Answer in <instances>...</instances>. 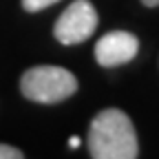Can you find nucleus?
<instances>
[{
  "instance_id": "obj_5",
  "label": "nucleus",
  "mask_w": 159,
  "mask_h": 159,
  "mask_svg": "<svg viewBox=\"0 0 159 159\" xmlns=\"http://www.w3.org/2000/svg\"><path fill=\"white\" fill-rule=\"evenodd\" d=\"M55 2L57 0H22V7L27 11H42V9H47V7H51Z\"/></svg>"
},
{
  "instance_id": "obj_3",
  "label": "nucleus",
  "mask_w": 159,
  "mask_h": 159,
  "mask_svg": "<svg viewBox=\"0 0 159 159\" xmlns=\"http://www.w3.org/2000/svg\"><path fill=\"white\" fill-rule=\"evenodd\" d=\"M97 29V11L89 0H75L64 9L53 27V35L60 44H80L89 40Z\"/></svg>"
},
{
  "instance_id": "obj_2",
  "label": "nucleus",
  "mask_w": 159,
  "mask_h": 159,
  "mask_svg": "<svg viewBox=\"0 0 159 159\" xmlns=\"http://www.w3.org/2000/svg\"><path fill=\"white\" fill-rule=\"evenodd\" d=\"M20 91L31 102L57 104L77 91V77L62 66H33L20 77Z\"/></svg>"
},
{
  "instance_id": "obj_6",
  "label": "nucleus",
  "mask_w": 159,
  "mask_h": 159,
  "mask_svg": "<svg viewBox=\"0 0 159 159\" xmlns=\"http://www.w3.org/2000/svg\"><path fill=\"white\" fill-rule=\"evenodd\" d=\"M25 152L18 150L13 146H7V144H0V159H22Z\"/></svg>"
},
{
  "instance_id": "obj_8",
  "label": "nucleus",
  "mask_w": 159,
  "mask_h": 159,
  "mask_svg": "<svg viewBox=\"0 0 159 159\" xmlns=\"http://www.w3.org/2000/svg\"><path fill=\"white\" fill-rule=\"evenodd\" d=\"M146 7H159V0H142Z\"/></svg>"
},
{
  "instance_id": "obj_7",
  "label": "nucleus",
  "mask_w": 159,
  "mask_h": 159,
  "mask_svg": "<svg viewBox=\"0 0 159 159\" xmlns=\"http://www.w3.org/2000/svg\"><path fill=\"white\" fill-rule=\"evenodd\" d=\"M80 144H82V142H80V137H71L69 139V148H77Z\"/></svg>"
},
{
  "instance_id": "obj_1",
  "label": "nucleus",
  "mask_w": 159,
  "mask_h": 159,
  "mask_svg": "<svg viewBox=\"0 0 159 159\" xmlns=\"http://www.w3.org/2000/svg\"><path fill=\"white\" fill-rule=\"evenodd\" d=\"M89 152L95 159H135L139 144L130 117L119 108L99 111L89 128Z\"/></svg>"
},
{
  "instance_id": "obj_4",
  "label": "nucleus",
  "mask_w": 159,
  "mask_h": 159,
  "mask_svg": "<svg viewBox=\"0 0 159 159\" xmlns=\"http://www.w3.org/2000/svg\"><path fill=\"white\" fill-rule=\"evenodd\" d=\"M139 40L128 31H111L102 35L95 44V60L102 66H119L126 64L137 55Z\"/></svg>"
}]
</instances>
